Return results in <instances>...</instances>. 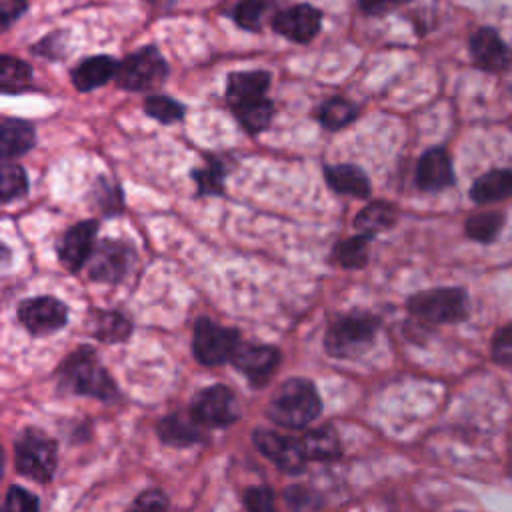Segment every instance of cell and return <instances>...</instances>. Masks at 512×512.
Returning <instances> with one entry per match:
<instances>
[{
	"label": "cell",
	"mask_w": 512,
	"mask_h": 512,
	"mask_svg": "<svg viewBox=\"0 0 512 512\" xmlns=\"http://www.w3.org/2000/svg\"><path fill=\"white\" fill-rule=\"evenodd\" d=\"M58 386L72 394L92 396L100 400H112L116 396V384L100 364L98 354L90 346L74 350L58 368Z\"/></svg>",
	"instance_id": "6da1fadb"
},
{
	"label": "cell",
	"mask_w": 512,
	"mask_h": 512,
	"mask_svg": "<svg viewBox=\"0 0 512 512\" xmlns=\"http://www.w3.org/2000/svg\"><path fill=\"white\" fill-rule=\"evenodd\" d=\"M322 412V400L306 378H290L278 386L268 404V418L284 428H304Z\"/></svg>",
	"instance_id": "7a4b0ae2"
},
{
	"label": "cell",
	"mask_w": 512,
	"mask_h": 512,
	"mask_svg": "<svg viewBox=\"0 0 512 512\" xmlns=\"http://www.w3.org/2000/svg\"><path fill=\"white\" fill-rule=\"evenodd\" d=\"M376 328L378 320L372 314L338 316L326 330V352L336 358H358L372 346Z\"/></svg>",
	"instance_id": "3957f363"
},
{
	"label": "cell",
	"mask_w": 512,
	"mask_h": 512,
	"mask_svg": "<svg viewBox=\"0 0 512 512\" xmlns=\"http://www.w3.org/2000/svg\"><path fill=\"white\" fill-rule=\"evenodd\" d=\"M56 460V442L40 430L28 428L14 442L16 470L36 482H48L54 476Z\"/></svg>",
	"instance_id": "277c9868"
},
{
	"label": "cell",
	"mask_w": 512,
	"mask_h": 512,
	"mask_svg": "<svg viewBox=\"0 0 512 512\" xmlns=\"http://www.w3.org/2000/svg\"><path fill=\"white\" fill-rule=\"evenodd\" d=\"M168 76V64L158 48L144 46L118 64L116 82L124 90L144 92L160 86Z\"/></svg>",
	"instance_id": "5b68a950"
},
{
	"label": "cell",
	"mask_w": 512,
	"mask_h": 512,
	"mask_svg": "<svg viewBox=\"0 0 512 512\" xmlns=\"http://www.w3.org/2000/svg\"><path fill=\"white\" fill-rule=\"evenodd\" d=\"M408 310L434 324L458 322L468 316V296L460 288H434L424 290L408 300Z\"/></svg>",
	"instance_id": "8992f818"
},
{
	"label": "cell",
	"mask_w": 512,
	"mask_h": 512,
	"mask_svg": "<svg viewBox=\"0 0 512 512\" xmlns=\"http://www.w3.org/2000/svg\"><path fill=\"white\" fill-rule=\"evenodd\" d=\"M240 344V334L234 328L220 326L210 318H198L192 334V352L200 364L216 366L230 360Z\"/></svg>",
	"instance_id": "52a82bcc"
},
{
	"label": "cell",
	"mask_w": 512,
	"mask_h": 512,
	"mask_svg": "<svg viewBox=\"0 0 512 512\" xmlns=\"http://www.w3.org/2000/svg\"><path fill=\"white\" fill-rule=\"evenodd\" d=\"M192 416L202 426H230L240 418V404L228 386L214 384L202 388L190 402Z\"/></svg>",
	"instance_id": "ba28073f"
},
{
	"label": "cell",
	"mask_w": 512,
	"mask_h": 512,
	"mask_svg": "<svg viewBox=\"0 0 512 512\" xmlns=\"http://www.w3.org/2000/svg\"><path fill=\"white\" fill-rule=\"evenodd\" d=\"M134 260V250L122 240H102L94 246L88 272L94 282H120Z\"/></svg>",
	"instance_id": "9c48e42d"
},
{
	"label": "cell",
	"mask_w": 512,
	"mask_h": 512,
	"mask_svg": "<svg viewBox=\"0 0 512 512\" xmlns=\"http://www.w3.org/2000/svg\"><path fill=\"white\" fill-rule=\"evenodd\" d=\"M252 440H254V446L286 474L302 472V468L308 460L302 440H296V438H290V436L266 430V428L254 430Z\"/></svg>",
	"instance_id": "30bf717a"
},
{
	"label": "cell",
	"mask_w": 512,
	"mask_h": 512,
	"mask_svg": "<svg viewBox=\"0 0 512 512\" xmlns=\"http://www.w3.org/2000/svg\"><path fill=\"white\" fill-rule=\"evenodd\" d=\"M18 320L30 334L44 336L60 330L68 322V308L54 296H38L18 306Z\"/></svg>",
	"instance_id": "8fae6325"
},
{
	"label": "cell",
	"mask_w": 512,
	"mask_h": 512,
	"mask_svg": "<svg viewBox=\"0 0 512 512\" xmlns=\"http://www.w3.org/2000/svg\"><path fill=\"white\" fill-rule=\"evenodd\" d=\"M272 30L292 42L306 44L314 40L322 28V12L310 4H294L272 16Z\"/></svg>",
	"instance_id": "7c38bea8"
},
{
	"label": "cell",
	"mask_w": 512,
	"mask_h": 512,
	"mask_svg": "<svg viewBox=\"0 0 512 512\" xmlns=\"http://www.w3.org/2000/svg\"><path fill=\"white\" fill-rule=\"evenodd\" d=\"M230 360L250 384L264 386L280 364V352L266 344H238Z\"/></svg>",
	"instance_id": "4fadbf2b"
},
{
	"label": "cell",
	"mask_w": 512,
	"mask_h": 512,
	"mask_svg": "<svg viewBox=\"0 0 512 512\" xmlns=\"http://www.w3.org/2000/svg\"><path fill=\"white\" fill-rule=\"evenodd\" d=\"M98 232L96 220H84L68 228L58 242V260L70 272L80 270L94 252V238Z\"/></svg>",
	"instance_id": "5bb4252c"
},
{
	"label": "cell",
	"mask_w": 512,
	"mask_h": 512,
	"mask_svg": "<svg viewBox=\"0 0 512 512\" xmlns=\"http://www.w3.org/2000/svg\"><path fill=\"white\" fill-rule=\"evenodd\" d=\"M470 56L478 68L488 72H498L512 64V48L492 28H480L472 34Z\"/></svg>",
	"instance_id": "9a60e30c"
},
{
	"label": "cell",
	"mask_w": 512,
	"mask_h": 512,
	"mask_svg": "<svg viewBox=\"0 0 512 512\" xmlns=\"http://www.w3.org/2000/svg\"><path fill=\"white\" fill-rule=\"evenodd\" d=\"M416 184L426 192H436L454 184L452 160L444 148H430L420 156L416 166Z\"/></svg>",
	"instance_id": "2e32d148"
},
{
	"label": "cell",
	"mask_w": 512,
	"mask_h": 512,
	"mask_svg": "<svg viewBox=\"0 0 512 512\" xmlns=\"http://www.w3.org/2000/svg\"><path fill=\"white\" fill-rule=\"evenodd\" d=\"M118 64L120 62H116L112 56H106V54L88 56L72 68L70 72L72 84L80 92H90L94 88H100L118 74Z\"/></svg>",
	"instance_id": "e0dca14e"
},
{
	"label": "cell",
	"mask_w": 512,
	"mask_h": 512,
	"mask_svg": "<svg viewBox=\"0 0 512 512\" xmlns=\"http://www.w3.org/2000/svg\"><path fill=\"white\" fill-rule=\"evenodd\" d=\"M272 76L266 70H246L232 72L226 80V102L230 108L248 104L252 100L264 98Z\"/></svg>",
	"instance_id": "ac0fdd59"
},
{
	"label": "cell",
	"mask_w": 512,
	"mask_h": 512,
	"mask_svg": "<svg viewBox=\"0 0 512 512\" xmlns=\"http://www.w3.org/2000/svg\"><path fill=\"white\" fill-rule=\"evenodd\" d=\"M36 144L34 124L20 118H4L0 124V154L4 160L18 158Z\"/></svg>",
	"instance_id": "d6986e66"
},
{
	"label": "cell",
	"mask_w": 512,
	"mask_h": 512,
	"mask_svg": "<svg viewBox=\"0 0 512 512\" xmlns=\"http://www.w3.org/2000/svg\"><path fill=\"white\" fill-rule=\"evenodd\" d=\"M88 334L106 344L124 342L132 334V322L114 310H90L86 318Z\"/></svg>",
	"instance_id": "ffe728a7"
},
{
	"label": "cell",
	"mask_w": 512,
	"mask_h": 512,
	"mask_svg": "<svg viewBox=\"0 0 512 512\" xmlns=\"http://www.w3.org/2000/svg\"><path fill=\"white\" fill-rule=\"evenodd\" d=\"M324 176H326L328 186L338 194H346V196H354V198L370 196V190H372L370 180H368L366 172L356 164L326 166Z\"/></svg>",
	"instance_id": "44dd1931"
},
{
	"label": "cell",
	"mask_w": 512,
	"mask_h": 512,
	"mask_svg": "<svg viewBox=\"0 0 512 512\" xmlns=\"http://www.w3.org/2000/svg\"><path fill=\"white\" fill-rule=\"evenodd\" d=\"M200 422L190 414H170L166 418H162L156 426L158 436L164 444L168 446H190L194 442H200L202 438V430H200Z\"/></svg>",
	"instance_id": "7402d4cb"
},
{
	"label": "cell",
	"mask_w": 512,
	"mask_h": 512,
	"mask_svg": "<svg viewBox=\"0 0 512 512\" xmlns=\"http://www.w3.org/2000/svg\"><path fill=\"white\" fill-rule=\"evenodd\" d=\"M512 196V170H490L476 178L470 188V198L478 204L498 202Z\"/></svg>",
	"instance_id": "603a6c76"
},
{
	"label": "cell",
	"mask_w": 512,
	"mask_h": 512,
	"mask_svg": "<svg viewBox=\"0 0 512 512\" xmlns=\"http://www.w3.org/2000/svg\"><path fill=\"white\" fill-rule=\"evenodd\" d=\"M302 446L306 458L310 460H336L342 452L340 438L332 426H320L306 432L302 438Z\"/></svg>",
	"instance_id": "cb8c5ba5"
},
{
	"label": "cell",
	"mask_w": 512,
	"mask_h": 512,
	"mask_svg": "<svg viewBox=\"0 0 512 512\" xmlns=\"http://www.w3.org/2000/svg\"><path fill=\"white\" fill-rule=\"evenodd\" d=\"M396 222V210L392 204L388 202H370L368 206H364L356 220H354V226L360 234H366V236H374L386 228H390L392 224Z\"/></svg>",
	"instance_id": "d4e9b609"
},
{
	"label": "cell",
	"mask_w": 512,
	"mask_h": 512,
	"mask_svg": "<svg viewBox=\"0 0 512 512\" xmlns=\"http://www.w3.org/2000/svg\"><path fill=\"white\" fill-rule=\"evenodd\" d=\"M236 120L240 122V126L248 132V134H260L264 132L272 118H274V104L264 96L258 100H252L248 104L236 106L232 108Z\"/></svg>",
	"instance_id": "484cf974"
},
{
	"label": "cell",
	"mask_w": 512,
	"mask_h": 512,
	"mask_svg": "<svg viewBox=\"0 0 512 512\" xmlns=\"http://www.w3.org/2000/svg\"><path fill=\"white\" fill-rule=\"evenodd\" d=\"M32 84V68L20 58L4 54L0 60V90L2 94H18Z\"/></svg>",
	"instance_id": "4316f807"
},
{
	"label": "cell",
	"mask_w": 512,
	"mask_h": 512,
	"mask_svg": "<svg viewBox=\"0 0 512 512\" xmlns=\"http://www.w3.org/2000/svg\"><path fill=\"white\" fill-rule=\"evenodd\" d=\"M318 120L324 128L328 130H340L346 124H350L352 120H356L358 116V108L354 102L342 98V96H332L328 100H324L318 106Z\"/></svg>",
	"instance_id": "83f0119b"
},
{
	"label": "cell",
	"mask_w": 512,
	"mask_h": 512,
	"mask_svg": "<svg viewBox=\"0 0 512 512\" xmlns=\"http://www.w3.org/2000/svg\"><path fill=\"white\" fill-rule=\"evenodd\" d=\"M368 242L370 236L356 234L352 238H346L338 242L332 248V262H336L342 268H362L368 262Z\"/></svg>",
	"instance_id": "f1b7e54d"
},
{
	"label": "cell",
	"mask_w": 512,
	"mask_h": 512,
	"mask_svg": "<svg viewBox=\"0 0 512 512\" xmlns=\"http://www.w3.org/2000/svg\"><path fill=\"white\" fill-rule=\"evenodd\" d=\"M192 178L198 186V194H208V196H218L224 192V178H226V168L220 160L210 158L204 168L192 170Z\"/></svg>",
	"instance_id": "f546056e"
},
{
	"label": "cell",
	"mask_w": 512,
	"mask_h": 512,
	"mask_svg": "<svg viewBox=\"0 0 512 512\" xmlns=\"http://www.w3.org/2000/svg\"><path fill=\"white\" fill-rule=\"evenodd\" d=\"M144 112L162 124H172L184 118L186 108L166 94H152L144 100Z\"/></svg>",
	"instance_id": "4dcf8cb0"
},
{
	"label": "cell",
	"mask_w": 512,
	"mask_h": 512,
	"mask_svg": "<svg viewBox=\"0 0 512 512\" xmlns=\"http://www.w3.org/2000/svg\"><path fill=\"white\" fill-rule=\"evenodd\" d=\"M28 190V178L20 164L12 160H4L2 164V184H0V196L2 202H10L14 198L24 196Z\"/></svg>",
	"instance_id": "1f68e13d"
},
{
	"label": "cell",
	"mask_w": 512,
	"mask_h": 512,
	"mask_svg": "<svg viewBox=\"0 0 512 512\" xmlns=\"http://www.w3.org/2000/svg\"><path fill=\"white\" fill-rule=\"evenodd\" d=\"M502 222L500 212H480L466 220V234L478 242H490L500 232Z\"/></svg>",
	"instance_id": "d6a6232c"
},
{
	"label": "cell",
	"mask_w": 512,
	"mask_h": 512,
	"mask_svg": "<svg viewBox=\"0 0 512 512\" xmlns=\"http://www.w3.org/2000/svg\"><path fill=\"white\" fill-rule=\"evenodd\" d=\"M270 4L272 0H240L234 8V22L248 32H258Z\"/></svg>",
	"instance_id": "836d02e7"
},
{
	"label": "cell",
	"mask_w": 512,
	"mask_h": 512,
	"mask_svg": "<svg viewBox=\"0 0 512 512\" xmlns=\"http://www.w3.org/2000/svg\"><path fill=\"white\" fill-rule=\"evenodd\" d=\"M242 498L248 512H278L274 494L268 486H252L242 494Z\"/></svg>",
	"instance_id": "e575fe53"
},
{
	"label": "cell",
	"mask_w": 512,
	"mask_h": 512,
	"mask_svg": "<svg viewBox=\"0 0 512 512\" xmlns=\"http://www.w3.org/2000/svg\"><path fill=\"white\" fill-rule=\"evenodd\" d=\"M4 512H38V498L22 486H10L4 498Z\"/></svg>",
	"instance_id": "d590c367"
},
{
	"label": "cell",
	"mask_w": 512,
	"mask_h": 512,
	"mask_svg": "<svg viewBox=\"0 0 512 512\" xmlns=\"http://www.w3.org/2000/svg\"><path fill=\"white\" fill-rule=\"evenodd\" d=\"M492 356L496 362L512 366V324L496 330L492 338Z\"/></svg>",
	"instance_id": "8d00e7d4"
},
{
	"label": "cell",
	"mask_w": 512,
	"mask_h": 512,
	"mask_svg": "<svg viewBox=\"0 0 512 512\" xmlns=\"http://www.w3.org/2000/svg\"><path fill=\"white\" fill-rule=\"evenodd\" d=\"M166 508H168L166 494L158 488H150L134 500L128 512H166Z\"/></svg>",
	"instance_id": "74e56055"
},
{
	"label": "cell",
	"mask_w": 512,
	"mask_h": 512,
	"mask_svg": "<svg viewBox=\"0 0 512 512\" xmlns=\"http://www.w3.org/2000/svg\"><path fill=\"white\" fill-rule=\"evenodd\" d=\"M96 198H98V204L102 206V210L106 214H116L122 210V194L120 190L106 182V180H100L98 186H96Z\"/></svg>",
	"instance_id": "f35d334b"
},
{
	"label": "cell",
	"mask_w": 512,
	"mask_h": 512,
	"mask_svg": "<svg viewBox=\"0 0 512 512\" xmlns=\"http://www.w3.org/2000/svg\"><path fill=\"white\" fill-rule=\"evenodd\" d=\"M28 8L26 0H0V20L2 30H8L14 20H18Z\"/></svg>",
	"instance_id": "ab89813d"
},
{
	"label": "cell",
	"mask_w": 512,
	"mask_h": 512,
	"mask_svg": "<svg viewBox=\"0 0 512 512\" xmlns=\"http://www.w3.org/2000/svg\"><path fill=\"white\" fill-rule=\"evenodd\" d=\"M410 0H358V6L364 14L368 16H378V14H384L400 4H406Z\"/></svg>",
	"instance_id": "60d3db41"
}]
</instances>
